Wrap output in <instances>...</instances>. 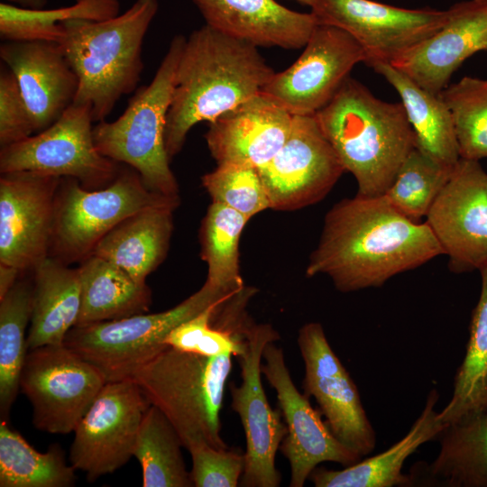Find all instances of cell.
Returning <instances> with one entry per match:
<instances>
[{"label": "cell", "mask_w": 487, "mask_h": 487, "mask_svg": "<svg viewBox=\"0 0 487 487\" xmlns=\"http://www.w3.org/2000/svg\"><path fill=\"white\" fill-rule=\"evenodd\" d=\"M444 254L426 222L396 209L384 195L356 194L326 214L307 276H328L342 292L379 288Z\"/></svg>", "instance_id": "obj_1"}, {"label": "cell", "mask_w": 487, "mask_h": 487, "mask_svg": "<svg viewBox=\"0 0 487 487\" xmlns=\"http://www.w3.org/2000/svg\"><path fill=\"white\" fill-rule=\"evenodd\" d=\"M274 73L253 43L207 24L193 31L186 38L167 115L170 159L180 152L192 127L213 122L262 92Z\"/></svg>", "instance_id": "obj_2"}, {"label": "cell", "mask_w": 487, "mask_h": 487, "mask_svg": "<svg viewBox=\"0 0 487 487\" xmlns=\"http://www.w3.org/2000/svg\"><path fill=\"white\" fill-rule=\"evenodd\" d=\"M315 115L361 196L384 195L416 148L401 102L383 101L351 77Z\"/></svg>", "instance_id": "obj_3"}, {"label": "cell", "mask_w": 487, "mask_h": 487, "mask_svg": "<svg viewBox=\"0 0 487 487\" xmlns=\"http://www.w3.org/2000/svg\"><path fill=\"white\" fill-rule=\"evenodd\" d=\"M159 0H135L124 13L104 20L64 23L60 45L78 78L74 103L104 121L119 99L137 87L143 69L144 37Z\"/></svg>", "instance_id": "obj_4"}, {"label": "cell", "mask_w": 487, "mask_h": 487, "mask_svg": "<svg viewBox=\"0 0 487 487\" xmlns=\"http://www.w3.org/2000/svg\"><path fill=\"white\" fill-rule=\"evenodd\" d=\"M232 354L203 356L166 345L131 377L178 432L187 450L198 444L228 448L220 411Z\"/></svg>", "instance_id": "obj_5"}, {"label": "cell", "mask_w": 487, "mask_h": 487, "mask_svg": "<svg viewBox=\"0 0 487 487\" xmlns=\"http://www.w3.org/2000/svg\"><path fill=\"white\" fill-rule=\"evenodd\" d=\"M185 41L175 35L151 83L134 94L118 118L93 128L101 154L129 165L151 191L173 199H179L178 183L170 168L165 128Z\"/></svg>", "instance_id": "obj_6"}, {"label": "cell", "mask_w": 487, "mask_h": 487, "mask_svg": "<svg viewBox=\"0 0 487 487\" xmlns=\"http://www.w3.org/2000/svg\"><path fill=\"white\" fill-rule=\"evenodd\" d=\"M241 290L205 281L197 292L166 311L74 326L64 345L94 365L106 382L131 378L167 345L164 340L173 328Z\"/></svg>", "instance_id": "obj_7"}, {"label": "cell", "mask_w": 487, "mask_h": 487, "mask_svg": "<svg viewBox=\"0 0 487 487\" xmlns=\"http://www.w3.org/2000/svg\"><path fill=\"white\" fill-rule=\"evenodd\" d=\"M167 198L151 191L133 169L119 170L107 187L97 189H87L72 178L62 185L60 180L50 247L52 257L64 263L82 262L124 219Z\"/></svg>", "instance_id": "obj_8"}, {"label": "cell", "mask_w": 487, "mask_h": 487, "mask_svg": "<svg viewBox=\"0 0 487 487\" xmlns=\"http://www.w3.org/2000/svg\"><path fill=\"white\" fill-rule=\"evenodd\" d=\"M92 122L90 108L73 103L48 128L1 147V173L26 170L72 178L87 189L110 184L119 168L96 149Z\"/></svg>", "instance_id": "obj_9"}, {"label": "cell", "mask_w": 487, "mask_h": 487, "mask_svg": "<svg viewBox=\"0 0 487 487\" xmlns=\"http://www.w3.org/2000/svg\"><path fill=\"white\" fill-rule=\"evenodd\" d=\"M106 380L91 363L63 345L29 350L20 390L32 407V424L50 434H69L87 413Z\"/></svg>", "instance_id": "obj_10"}, {"label": "cell", "mask_w": 487, "mask_h": 487, "mask_svg": "<svg viewBox=\"0 0 487 487\" xmlns=\"http://www.w3.org/2000/svg\"><path fill=\"white\" fill-rule=\"evenodd\" d=\"M243 349L236 356L241 384H230L232 408L238 414L246 440L245 466L240 480L244 487H278L281 474L275 456L287 434L280 409H273L262 382V353L280 335L269 325L245 324Z\"/></svg>", "instance_id": "obj_11"}, {"label": "cell", "mask_w": 487, "mask_h": 487, "mask_svg": "<svg viewBox=\"0 0 487 487\" xmlns=\"http://www.w3.org/2000/svg\"><path fill=\"white\" fill-rule=\"evenodd\" d=\"M150 405L133 378L106 382L74 430L72 467L94 482L124 466Z\"/></svg>", "instance_id": "obj_12"}, {"label": "cell", "mask_w": 487, "mask_h": 487, "mask_svg": "<svg viewBox=\"0 0 487 487\" xmlns=\"http://www.w3.org/2000/svg\"><path fill=\"white\" fill-rule=\"evenodd\" d=\"M311 13L319 24L348 32L365 63H392L427 39L448 18V10L409 9L373 0H318Z\"/></svg>", "instance_id": "obj_13"}, {"label": "cell", "mask_w": 487, "mask_h": 487, "mask_svg": "<svg viewBox=\"0 0 487 487\" xmlns=\"http://www.w3.org/2000/svg\"><path fill=\"white\" fill-rule=\"evenodd\" d=\"M345 171L315 115H293L289 134L258 172L280 210L301 208L326 197Z\"/></svg>", "instance_id": "obj_14"}, {"label": "cell", "mask_w": 487, "mask_h": 487, "mask_svg": "<svg viewBox=\"0 0 487 487\" xmlns=\"http://www.w3.org/2000/svg\"><path fill=\"white\" fill-rule=\"evenodd\" d=\"M298 345L305 365L304 394L313 396L332 434L359 457L375 447V432L358 389L319 323L304 325Z\"/></svg>", "instance_id": "obj_15"}, {"label": "cell", "mask_w": 487, "mask_h": 487, "mask_svg": "<svg viewBox=\"0 0 487 487\" xmlns=\"http://www.w3.org/2000/svg\"><path fill=\"white\" fill-rule=\"evenodd\" d=\"M364 60L363 51L348 32L318 23L298 60L275 72L262 92L292 115H315L332 100L354 67Z\"/></svg>", "instance_id": "obj_16"}, {"label": "cell", "mask_w": 487, "mask_h": 487, "mask_svg": "<svg viewBox=\"0 0 487 487\" xmlns=\"http://www.w3.org/2000/svg\"><path fill=\"white\" fill-rule=\"evenodd\" d=\"M262 373L276 391L287 427L280 450L290 466V487H302L311 473L323 462L346 467L361 457L345 447L332 434L321 411L294 384L281 347L268 343L262 353Z\"/></svg>", "instance_id": "obj_17"}, {"label": "cell", "mask_w": 487, "mask_h": 487, "mask_svg": "<svg viewBox=\"0 0 487 487\" xmlns=\"http://www.w3.org/2000/svg\"><path fill=\"white\" fill-rule=\"evenodd\" d=\"M456 273L487 262V170L460 159L425 221Z\"/></svg>", "instance_id": "obj_18"}, {"label": "cell", "mask_w": 487, "mask_h": 487, "mask_svg": "<svg viewBox=\"0 0 487 487\" xmlns=\"http://www.w3.org/2000/svg\"><path fill=\"white\" fill-rule=\"evenodd\" d=\"M61 178L33 171L0 178V263L21 272L48 256Z\"/></svg>", "instance_id": "obj_19"}, {"label": "cell", "mask_w": 487, "mask_h": 487, "mask_svg": "<svg viewBox=\"0 0 487 487\" xmlns=\"http://www.w3.org/2000/svg\"><path fill=\"white\" fill-rule=\"evenodd\" d=\"M447 10L441 28L391 63L434 94L448 86L466 59L487 51V1H464Z\"/></svg>", "instance_id": "obj_20"}, {"label": "cell", "mask_w": 487, "mask_h": 487, "mask_svg": "<svg viewBox=\"0 0 487 487\" xmlns=\"http://www.w3.org/2000/svg\"><path fill=\"white\" fill-rule=\"evenodd\" d=\"M293 115L272 97L260 92L209 123L205 137L217 164L236 163L255 169L280 150Z\"/></svg>", "instance_id": "obj_21"}, {"label": "cell", "mask_w": 487, "mask_h": 487, "mask_svg": "<svg viewBox=\"0 0 487 487\" xmlns=\"http://www.w3.org/2000/svg\"><path fill=\"white\" fill-rule=\"evenodd\" d=\"M0 58L16 78L35 133L51 125L74 103L78 78L60 43L5 41Z\"/></svg>", "instance_id": "obj_22"}, {"label": "cell", "mask_w": 487, "mask_h": 487, "mask_svg": "<svg viewBox=\"0 0 487 487\" xmlns=\"http://www.w3.org/2000/svg\"><path fill=\"white\" fill-rule=\"evenodd\" d=\"M206 24L259 47L303 48L318 24L315 15L276 0H191Z\"/></svg>", "instance_id": "obj_23"}, {"label": "cell", "mask_w": 487, "mask_h": 487, "mask_svg": "<svg viewBox=\"0 0 487 487\" xmlns=\"http://www.w3.org/2000/svg\"><path fill=\"white\" fill-rule=\"evenodd\" d=\"M177 205V199L167 198L127 217L97 243L91 254L145 283L165 257Z\"/></svg>", "instance_id": "obj_24"}, {"label": "cell", "mask_w": 487, "mask_h": 487, "mask_svg": "<svg viewBox=\"0 0 487 487\" xmlns=\"http://www.w3.org/2000/svg\"><path fill=\"white\" fill-rule=\"evenodd\" d=\"M439 398L430 391L420 416L399 442L384 452L360 460L343 470L316 468L309 479L316 487H392L410 485L411 477L401 473L402 466L420 446L436 439L446 427L435 410Z\"/></svg>", "instance_id": "obj_25"}, {"label": "cell", "mask_w": 487, "mask_h": 487, "mask_svg": "<svg viewBox=\"0 0 487 487\" xmlns=\"http://www.w3.org/2000/svg\"><path fill=\"white\" fill-rule=\"evenodd\" d=\"M33 297L28 350L50 345H63L76 326L81 306L78 268H69L47 256L33 270Z\"/></svg>", "instance_id": "obj_26"}, {"label": "cell", "mask_w": 487, "mask_h": 487, "mask_svg": "<svg viewBox=\"0 0 487 487\" xmlns=\"http://www.w3.org/2000/svg\"><path fill=\"white\" fill-rule=\"evenodd\" d=\"M398 92L416 138V148L436 161L455 167L460 155L450 111L439 96L426 90L390 63L370 66Z\"/></svg>", "instance_id": "obj_27"}, {"label": "cell", "mask_w": 487, "mask_h": 487, "mask_svg": "<svg viewBox=\"0 0 487 487\" xmlns=\"http://www.w3.org/2000/svg\"><path fill=\"white\" fill-rule=\"evenodd\" d=\"M81 306L77 326L116 320L149 310L152 298L139 283L111 262L89 255L78 267Z\"/></svg>", "instance_id": "obj_28"}, {"label": "cell", "mask_w": 487, "mask_h": 487, "mask_svg": "<svg viewBox=\"0 0 487 487\" xmlns=\"http://www.w3.org/2000/svg\"><path fill=\"white\" fill-rule=\"evenodd\" d=\"M440 450L427 467L433 482L446 487H487V409L446 424Z\"/></svg>", "instance_id": "obj_29"}, {"label": "cell", "mask_w": 487, "mask_h": 487, "mask_svg": "<svg viewBox=\"0 0 487 487\" xmlns=\"http://www.w3.org/2000/svg\"><path fill=\"white\" fill-rule=\"evenodd\" d=\"M479 271L481 293L472 315L465 355L454 379L451 400L437 414L446 425L487 409V262Z\"/></svg>", "instance_id": "obj_30"}, {"label": "cell", "mask_w": 487, "mask_h": 487, "mask_svg": "<svg viewBox=\"0 0 487 487\" xmlns=\"http://www.w3.org/2000/svg\"><path fill=\"white\" fill-rule=\"evenodd\" d=\"M75 469L66 462L59 445L47 452L34 449L5 419L0 423L1 487H71Z\"/></svg>", "instance_id": "obj_31"}, {"label": "cell", "mask_w": 487, "mask_h": 487, "mask_svg": "<svg viewBox=\"0 0 487 487\" xmlns=\"http://www.w3.org/2000/svg\"><path fill=\"white\" fill-rule=\"evenodd\" d=\"M119 13V0H75L69 6L54 9H28L5 2L0 4V37L4 41L60 43L64 23L76 19L104 21Z\"/></svg>", "instance_id": "obj_32"}, {"label": "cell", "mask_w": 487, "mask_h": 487, "mask_svg": "<svg viewBox=\"0 0 487 487\" xmlns=\"http://www.w3.org/2000/svg\"><path fill=\"white\" fill-rule=\"evenodd\" d=\"M181 447L175 427L157 407L150 405L133 450V456L142 466L143 487L194 486Z\"/></svg>", "instance_id": "obj_33"}, {"label": "cell", "mask_w": 487, "mask_h": 487, "mask_svg": "<svg viewBox=\"0 0 487 487\" xmlns=\"http://www.w3.org/2000/svg\"><path fill=\"white\" fill-rule=\"evenodd\" d=\"M33 283L22 280L0 299V412L5 419L20 390L27 355L25 329L31 321Z\"/></svg>", "instance_id": "obj_34"}, {"label": "cell", "mask_w": 487, "mask_h": 487, "mask_svg": "<svg viewBox=\"0 0 487 487\" xmlns=\"http://www.w3.org/2000/svg\"><path fill=\"white\" fill-rule=\"evenodd\" d=\"M249 218L223 204L213 202L203 223L202 257L207 262V282L226 289H243L238 245Z\"/></svg>", "instance_id": "obj_35"}, {"label": "cell", "mask_w": 487, "mask_h": 487, "mask_svg": "<svg viewBox=\"0 0 487 487\" xmlns=\"http://www.w3.org/2000/svg\"><path fill=\"white\" fill-rule=\"evenodd\" d=\"M439 96L450 111L460 158H487V78L464 77Z\"/></svg>", "instance_id": "obj_36"}, {"label": "cell", "mask_w": 487, "mask_h": 487, "mask_svg": "<svg viewBox=\"0 0 487 487\" xmlns=\"http://www.w3.org/2000/svg\"><path fill=\"white\" fill-rule=\"evenodd\" d=\"M455 167L442 165L415 148L406 158L384 196L409 218L426 217Z\"/></svg>", "instance_id": "obj_37"}, {"label": "cell", "mask_w": 487, "mask_h": 487, "mask_svg": "<svg viewBox=\"0 0 487 487\" xmlns=\"http://www.w3.org/2000/svg\"><path fill=\"white\" fill-rule=\"evenodd\" d=\"M213 202L227 206L244 216H253L270 207V200L258 170L242 164H217L202 178Z\"/></svg>", "instance_id": "obj_38"}, {"label": "cell", "mask_w": 487, "mask_h": 487, "mask_svg": "<svg viewBox=\"0 0 487 487\" xmlns=\"http://www.w3.org/2000/svg\"><path fill=\"white\" fill-rule=\"evenodd\" d=\"M191 455L190 476L196 487H236L244 471L245 455L228 448L198 444L188 449Z\"/></svg>", "instance_id": "obj_39"}, {"label": "cell", "mask_w": 487, "mask_h": 487, "mask_svg": "<svg viewBox=\"0 0 487 487\" xmlns=\"http://www.w3.org/2000/svg\"><path fill=\"white\" fill-rule=\"evenodd\" d=\"M35 133L30 111L15 77L2 62L0 69V144L20 142Z\"/></svg>", "instance_id": "obj_40"}, {"label": "cell", "mask_w": 487, "mask_h": 487, "mask_svg": "<svg viewBox=\"0 0 487 487\" xmlns=\"http://www.w3.org/2000/svg\"><path fill=\"white\" fill-rule=\"evenodd\" d=\"M20 272L16 268L0 263V299L14 285Z\"/></svg>", "instance_id": "obj_41"}, {"label": "cell", "mask_w": 487, "mask_h": 487, "mask_svg": "<svg viewBox=\"0 0 487 487\" xmlns=\"http://www.w3.org/2000/svg\"><path fill=\"white\" fill-rule=\"evenodd\" d=\"M6 3L28 9H43L48 0H5Z\"/></svg>", "instance_id": "obj_42"}, {"label": "cell", "mask_w": 487, "mask_h": 487, "mask_svg": "<svg viewBox=\"0 0 487 487\" xmlns=\"http://www.w3.org/2000/svg\"><path fill=\"white\" fill-rule=\"evenodd\" d=\"M301 5H308L310 8L318 1V0H295Z\"/></svg>", "instance_id": "obj_43"}, {"label": "cell", "mask_w": 487, "mask_h": 487, "mask_svg": "<svg viewBox=\"0 0 487 487\" xmlns=\"http://www.w3.org/2000/svg\"><path fill=\"white\" fill-rule=\"evenodd\" d=\"M480 1H487V0H480Z\"/></svg>", "instance_id": "obj_44"}]
</instances>
